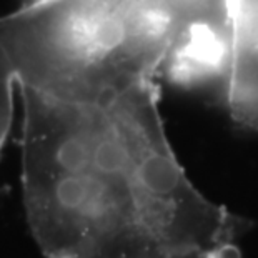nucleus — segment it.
Segmentation results:
<instances>
[{
    "instance_id": "3",
    "label": "nucleus",
    "mask_w": 258,
    "mask_h": 258,
    "mask_svg": "<svg viewBox=\"0 0 258 258\" xmlns=\"http://www.w3.org/2000/svg\"><path fill=\"white\" fill-rule=\"evenodd\" d=\"M230 65V29L223 0H212L178 17L177 34L162 74L183 89L220 85Z\"/></svg>"
},
{
    "instance_id": "5",
    "label": "nucleus",
    "mask_w": 258,
    "mask_h": 258,
    "mask_svg": "<svg viewBox=\"0 0 258 258\" xmlns=\"http://www.w3.org/2000/svg\"><path fill=\"white\" fill-rule=\"evenodd\" d=\"M17 89L10 63L0 45V152L7 142L14 122V92Z\"/></svg>"
},
{
    "instance_id": "6",
    "label": "nucleus",
    "mask_w": 258,
    "mask_h": 258,
    "mask_svg": "<svg viewBox=\"0 0 258 258\" xmlns=\"http://www.w3.org/2000/svg\"><path fill=\"white\" fill-rule=\"evenodd\" d=\"M29 2H37V0H27V4H29Z\"/></svg>"
},
{
    "instance_id": "2",
    "label": "nucleus",
    "mask_w": 258,
    "mask_h": 258,
    "mask_svg": "<svg viewBox=\"0 0 258 258\" xmlns=\"http://www.w3.org/2000/svg\"><path fill=\"white\" fill-rule=\"evenodd\" d=\"M167 0H37L0 17L20 92L102 103L155 82L177 34Z\"/></svg>"
},
{
    "instance_id": "1",
    "label": "nucleus",
    "mask_w": 258,
    "mask_h": 258,
    "mask_svg": "<svg viewBox=\"0 0 258 258\" xmlns=\"http://www.w3.org/2000/svg\"><path fill=\"white\" fill-rule=\"evenodd\" d=\"M20 97L22 199L47 258H241L250 222L191 182L157 80L102 103Z\"/></svg>"
},
{
    "instance_id": "4",
    "label": "nucleus",
    "mask_w": 258,
    "mask_h": 258,
    "mask_svg": "<svg viewBox=\"0 0 258 258\" xmlns=\"http://www.w3.org/2000/svg\"><path fill=\"white\" fill-rule=\"evenodd\" d=\"M223 2L230 29L225 107L237 125L258 132V0Z\"/></svg>"
}]
</instances>
